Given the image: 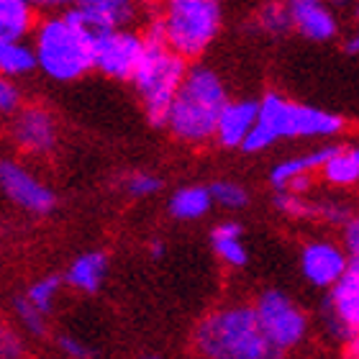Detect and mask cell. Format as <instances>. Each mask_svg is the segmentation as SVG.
Returning <instances> with one entry per match:
<instances>
[{"label": "cell", "mask_w": 359, "mask_h": 359, "mask_svg": "<svg viewBox=\"0 0 359 359\" xmlns=\"http://www.w3.org/2000/svg\"><path fill=\"white\" fill-rule=\"evenodd\" d=\"M121 190L134 198V201H142V198H151L162 190V180L151 172H131L121 180Z\"/></svg>", "instance_id": "28"}, {"label": "cell", "mask_w": 359, "mask_h": 359, "mask_svg": "<svg viewBox=\"0 0 359 359\" xmlns=\"http://www.w3.org/2000/svg\"><path fill=\"white\" fill-rule=\"evenodd\" d=\"M62 285H65V277H57V275H46V277H39L34 283L26 287V298L34 303V306L41 311V313L52 316L54 313V306H57V298H60L62 292Z\"/></svg>", "instance_id": "25"}, {"label": "cell", "mask_w": 359, "mask_h": 359, "mask_svg": "<svg viewBox=\"0 0 359 359\" xmlns=\"http://www.w3.org/2000/svg\"><path fill=\"white\" fill-rule=\"evenodd\" d=\"M34 69H39V60L31 41H26V39L0 41V72H3V77L18 80V77L31 75Z\"/></svg>", "instance_id": "23"}, {"label": "cell", "mask_w": 359, "mask_h": 359, "mask_svg": "<svg viewBox=\"0 0 359 359\" xmlns=\"http://www.w3.org/2000/svg\"><path fill=\"white\" fill-rule=\"evenodd\" d=\"M213 193H210V185H185L175 190L170 203H167V210L175 221H201L210 213L213 208Z\"/></svg>", "instance_id": "20"}, {"label": "cell", "mask_w": 359, "mask_h": 359, "mask_svg": "<svg viewBox=\"0 0 359 359\" xmlns=\"http://www.w3.org/2000/svg\"><path fill=\"white\" fill-rule=\"evenodd\" d=\"M329 3L334 8H354V3H357V0H329Z\"/></svg>", "instance_id": "36"}, {"label": "cell", "mask_w": 359, "mask_h": 359, "mask_svg": "<svg viewBox=\"0 0 359 359\" xmlns=\"http://www.w3.org/2000/svg\"><path fill=\"white\" fill-rule=\"evenodd\" d=\"M259 118V100L257 97H233L221 111L216 128V144L224 149H241L249 134L255 131Z\"/></svg>", "instance_id": "15"}, {"label": "cell", "mask_w": 359, "mask_h": 359, "mask_svg": "<svg viewBox=\"0 0 359 359\" xmlns=\"http://www.w3.org/2000/svg\"><path fill=\"white\" fill-rule=\"evenodd\" d=\"M323 182L331 187H352L359 182V144L339 147L321 167Z\"/></svg>", "instance_id": "22"}, {"label": "cell", "mask_w": 359, "mask_h": 359, "mask_svg": "<svg viewBox=\"0 0 359 359\" xmlns=\"http://www.w3.org/2000/svg\"><path fill=\"white\" fill-rule=\"evenodd\" d=\"M224 29L221 0H157V18L147 26V39L167 41L185 60L208 52Z\"/></svg>", "instance_id": "5"}, {"label": "cell", "mask_w": 359, "mask_h": 359, "mask_svg": "<svg viewBox=\"0 0 359 359\" xmlns=\"http://www.w3.org/2000/svg\"><path fill=\"white\" fill-rule=\"evenodd\" d=\"M147 54L139 62L131 85L142 100V111L154 128L167 126V116L172 108V100L177 95L180 85L185 80L190 65L180 52H175L167 41L147 39Z\"/></svg>", "instance_id": "6"}, {"label": "cell", "mask_w": 359, "mask_h": 359, "mask_svg": "<svg viewBox=\"0 0 359 359\" xmlns=\"http://www.w3.org/2000/svg\"><path fill=\"white\" fill-rule=\"evenodd\" d=\"M36 23V6L31 0H0V41L31 36Z\"/></svg>", "instance_id": "21"}, {"label": "cell", "mask_w": 359, "mask_h": 359, "mask_svg": "<svg viewBox=\"0 0 359 359\" xmlns=\"http://www.w3.org/2000/svg\"><path fill=\"white\" fill-rule=\"evenodd\" d=\"M344 52L346 54H359V21H357V26H354L349 34H346V39H344Z\"/></svg>", "instance_id": "33"}, {"label": "cell", "mask_w": 359, "mask_h": 359, "mask_svg": "<svg viewBox=\"0 0 359 359\" xmlns=\"http://www.w3.org/2000/svg\"><path fill=\"white\" fill-rule=\"evenodd\" d=\"M255 311L275 357L295 352L306 344L308 334H311L308 313L285 290L269 287V290L259 292L255 300Z\"/></svg>", "instance_id": "7"}, {"label": "cell", "mask_w": 359, "mask_h": 359, "mask_svg": "<svg viewBox=\"0 0 359 359\" xmlns=\"http://www.w3.org/2000/svg\"><path fill=\"white\" fill-rule=\"evenodd\" d=\"M272 205L292 221H323L331 226H344L354 216L352 208L341 201H316L308 198V193L292 190H275Z\"/></svg>", "instance_id": "13"}, {"label": "cell", "mask_w": 359, "mask_h": 359, "mask_svg": "<svg viewBox=\"0 0 359 359\" xmlns=\"http://www.w3.org/2000/svg\"><path fill=\"white\" fill-rule=\"evenodd\" d=\"M23 93L21 88L11 80V77H3V83H0V111H3V116H13L15 111H21L23 108Z\"/></svg>", "instance_id": "30"}, {"label": "cell", "mask_w": 359, "mask_h": 359, "mask_svg": "<svg viewBox=\"0 0 359 359\" xmlns=\"http://www.w3.org/2000/svg\"><path fill=\"white\" fill-rule=\"evenodd\" d=\"M95 36L72 8L52 11L31 34L39 72L52 83L83 80L90 69H95Z\"/></svg>", "instance_id": "1"}, {"label": "cell", "mask_w": 359, "mask_h": 359, "mask_svg": "<svg viewBox=\"0 0 359 359\" xmlns=\"http://www.w3.org/2000/svg\"><path fill=\"white\" fill-rule=\"evenodd\" d=\"M349 267H352V259L346 255L344 244L313 239L300 249V275L318 290H329Z\"/></svg>", "instance_id": "12"}, {"label": "cell", "mask_w": 359, "mask_h": 359, "mask_svg": "<svg viewBox=\"0 0 359 359\" xmlns=\"http://www.w3.org/2000/svg\"><path fill=\"white\" fill-rule=\"evenodd\" d=\"M93 34L123 29L139 18V0H80L72 8Z\"/></svg>", "instance_id": "16"}, {"label": "cell", "mask_w": 359, "mask_h": 359, "mask_svg": "<svg viewBox=\"0 0 359 359\" xmlns=\"http://www.w3.org/2000/svg\"><path fill=\"white\" fill-rule=\"evenodd\" d=\"M210 247L213 255L231 269H241L249 262V249L244 244V231L236 221H221L210 231Z\"/></svg>", "instance_id": "19"}, {"label": "cell", "mask_w": 359, "mask_h": 359, "mask_svg": "<svg viewBox=\"0 0 359 359\" xmlns=\"http://www.w3.org/2000/svg\"><path fill=\"white\" fill-rule=\"evenodd\" d=\"M231 97L226 83L208 65H190L167 116V131L182 144L203 147L216 142L221 111Z\"/></svg>", "instance_id": "2"}, {"label": "cell", "mask_w": 359, "mask_h": 359, "mask_svg": "<svg viewBox=\"0 0 359 359\" xmlns=\"http://www.w3.org/2000/svg\"><path fill=\"white\" fill-rule=\"evenodd\" d=\"M210 193H213L216 205H221L224 210H244L249 205L247 187L233 182V180H216L210 185Z\"/></svg>", "instance_id": "27"}, {"label": "cell", "mask_w": 359, "mask_h": 359, "mask_svg": "<svg viewBox=\"0 0 359 359\" xmlns=\"http://www.w3.org/2000/svg\"><path fill=\"white\" fill-rule=\"evenodd\" d=\"M352 13H354V18H357V21H359V0H357V3H354Z\"/></svg>", "instance_id": "37"}, {"label": "cell", "mask_w": 359, "mask_h": 359, "mask_svg": "<svg viewBox=\"0 0 359 359\" xmlns=\"http://www.w3.org/2000/svg\"><path fill=\"white\" fill-rule=\"evenodd\" d=\"M11 308H13V316H15V323L21 326L23 334H29L31 339H44L46 337V318L49 316L41 313L34 303H31L26 295H15L13 303H11Z\"/></svg>", "instance_id": "26"}, {"label": "cell", "mask_w": 359, "mask_h": 359, "mask_svg": "<svg viewBox=\"0 0 359 359\" xmlns=\"http://www.w3.org/2000/svg\"><path fill=\"white\" fill-rule=\"evenodd\" d=\"M0 357L3 359H21L26 357V341H23L21 331L3 326L0 329Z\"/></svg>", "instance_id": "29"}, {"label": "cell", "mask_w": 359, "mask_h": 359, "mask_svg": "<svg viewBox=\"0 0 359 359\" xmlns=\"http://www.w3.org/2000/svg\"><path fill=\"white\" fill-rule=\"evenodd\" d=\"M108 255L105 252H85V255L75 257L69 267L65 269V285H69L72 290L93 295L100 290L105 275H108Z\"/></svg>", "instance_id": "18"}, {"label": "cell", "mask_w": 359, "mask_h": 359, "mask_svg": "<svg viewBox=\"0 0 359 359\" xmlns=\"http://www.w3.org/2000/svg\"><path fill=\"white\" fill-rule=\"evenodd\" d=\"M147 34L128 29H111L95 36V69L108 80L131 83L139 62L147 54Z\"/></svg>", "instance_id": "9"}, {"label": "cell", "mask_w": 359, "mask_h": 359, "mask_svg": "<svg viewBox=\"0 0 359 359\" xmlns=\"http://www.w3.org/2000/svg\"><path fill=\"white\" fill-rule=\"evenodd\" d=\"M193 349L205 359H269L272 346L262 334L255 303H231L203 316L193 331Z\"/></svg>", "instance_id": "4"}, {"label": "cell", "mask_w": 359, "mask_h": 359, "mask_svg": "<svg viewBox=\"0 0 359 359\" xmlns=\"http://www.w3.org/2000/svg\"><path fill=\"white\" fill-rule=\"evenodd\" d=\"M255 26L259 34L272 39L287 36L290 31H295L292 29L290 8H287L285 0H267V3H262L255 13Z\"/></svg>", "instance_id": "24"}, {"label": "cell", "mask_w": 359, "mask_h": 359, "mask_svg": "<svg viewBox=\"0 0 359 359\" xmlns=\"http://www.w3.org/2000/svg\"><path fill=\"white\" fill-rule=\"evenodd\" d=\"M344 349H346V357L359 359V331H357V334H354L352 339H349V344H346Z\"/></svg>", "instance_id": "35"}, {"label": "cell", "mask_w": 359, "mask_h": 359, "mask_svg": "<svg viewBox=\"0 0 359 359\" xmlns=\"http://www.w3.org/2000/svg\"><path fill=\"white\" fill-rule=\"evenodd\" d=\"M0 187L3 195L15 208L29 216L44 218L57 208V195L34 170L23 165L21 159H3L0 162Z\"/></svg>", "instance_id": "11"}, {"label": "cell", "mask_w": 359, "mask_h": 359, "mask_svg": "<svg viewBox=\"0 0 359 359\" xmlns=\"http://www.w3.org/2000/svg\"><path fill=\"white\" fill-rule=\"evenodd\" d=\"M321 331L334 346H346L359 331V267L352 264L329 287L321 311Z\"/></svg>", "instance_id": "8"}, {"label": "cell", "mask_w": 359, "mask_h": 359, "mask_svg": "<svg viewBox=\"0 0 359 359\" xmlns=\"http://www.w3.org/2000/svg\"><path fill=\"white\" fill-rule=\"evenodd\" d=\"M149 257L159 262V259L165 257V241H159V239L151 241V244H149Z\"/></svg>", "instance_id": "34"}, {"label": "cell", "mask_w": 359, "mask_h": 359, "mask_svg": "<svg viewBox=\"0 0 359 359\" xmlns=\"http://www.w3.org/2000/svg\"><path fill=\"white\" fill-rule=\"evenodd\" d=\"M344 249L346 255H349V259H352V264H357L359 267V213H354L349 221H346L344 226Z\"/></svg>", "instance_id": "32"}, {"label": "cell", "mask_w": 359, "mask_h": 359, "mask_svg": "<svg viewBox=\"0 0 359 359\" xmlns=\"http://www.w3.org/2000/svg\"><path fill=\"white\" fill-rule=\"evenodd\" d=\"M292 15V29L308 41L326 44L339 34L337 11L329 0H285Z\"/></svg>", "instance_id": "14"}, {"label": "cell", "mask_w": 359, "mask_h": 359, "mask_svg": "<svg viewBox=\"0 0 359 359\" xmlns=\"http://www.w3.org/2000/svg\"><path fill=\"white\" fill-rule=\"evenodd\" d=\"M54 346H57V352H60L62 357H69V359L95 357V352H93L85 341H80L77 337H72V334H60V337L54 339Z\"/></svg>", "instance_id": "31"}, {"label": "cell", "mask_w": 359, "mask_h": 359, "mask_svg": "<svg viewBox=\"0 0 359 359\" xmlns=\"http://www.w3.org/2000/svg\"><path fill=\"white\" fill-rule=\"evenodd\" d=\"M8 139L23 157H49L60 142V123L49 108L29 103L11 116Z\"/></svg>", "instance_id": "10"}, {"label": "cell", "mask_w": 359, "mask_h": 359, "mask_svg": "<svg viewBox=\"0 0 359 359\" xmlns=\"http://www.w3.org/2000/svg\"><path fill=\"white\" fill-rule=\"evenodd\" d=\"M337 149H339V144H321V147L313 151H303V154H295V157H287V159H283V162H277V165L269 170V185L275 187V190H283V187L290 185L295 177L321 172V167L326 165V159Z\"/></svg>", "instance_id": "17"}, {"label": "cell", "mask_w": 359, "mask_h": 359, "mask_svg": "<svg viewBox=\"0 0 359 359\" xmlns=\"http://www.w3.org/2000/svg\"><path fill=\"white\" fill-rule=\"evenodd\" d=\"M344 128V118L316 105L298 103L283 93H267L259 97V118L241 151L259 154L287 139H331Z\"/></svg>", "instance_id": "3"}]
</instances>
